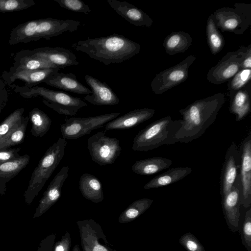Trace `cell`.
<instances>
[{
    "label": "cell",
    "mask_w": 251,
    "mask_h": 251,
    "mask_svg": "<svg viewBox=\"0 0 251 251\" xmlns=\"http://www.w3.org/2000/svg\"><path fill=\"white\" fill-rule=\"evenodd\" d=\"M84 78L92 91L91 94L84 97V100L98 106L115 105L119 103V98L106 83L88 75H85Z\"/></svg>",
    "instance_id": "obj_16"
},
{
    "label": "cell",
    "mask_w": 251,
    "mask_h": 251,
    "mask_svg": "<svg viewBox=\"0 0 251 251\" xmlns=\"http://www.w3.org/2000/svg\"><path fill=\"white\" fill-rule=\"evenodd\" d=\"M233 6L215 11L212 14L213 21L218 29L241 35L251 25V4L237 3Z\"/></svg>",
    "instance_id": "obj_6"
},
{
    "label": "cell",
    "mask_w": 251,
    "mask_h": 251,
    "mask_svg": "<svg viewBox=\"0 0 251 251\" xmlns=\"http://www.w3.org/2000/svg\"><path fill=\"white\" fill-rule=\"evenodd\" d=\"M239 178L241 187V204L245 209L251 204V132L241 143L240 149Z\"/></svg>",
    "instance_id": "obj_11"
},
{
    "label": "cell",
    "mask_w": 251,
    "mask_h": 251,
    "mask_svg": "<svg viewBox=\"0 0 251 251\" xmlns=\"http://www.w3.org/2000/svg\"><path fill=\"white\" fill-rule=\"evenodd\" d=\"M67 142L59 138L46 151L33 170L26 190V201L30 202L44 187L65 155Z\"/></svg>",
    "instance_id": "obj_4"
},
{
    "label": "cell",
    "mask_w": 251,
    "mask_h": 251,
    "mask_svg": "<svg viewBox=\"0 0 251 251\" xmlns=\"http://www.w3.org/2000/svg\"><path fill=\"white\" fill-rule=\"evenodd\" d=\"M28 117L31 125L30 131L33 136L41 137L49 131L52 121L44 111L34 108L29 112Z\"/></svg>",
    "instance_id": "obj_30"
},
{
    "label": "cell",
    "mask_w": 251,
    "mask_h": 251,
    "mask_svg": "<svg viewBox=\"0 0 251 251\" xmlns=\"http://www.w3.org/2000/svg\"><path fill=\"white\" fill-rule=\"evenodd\" d=\"M72 47L106 65L128 60L137 54L141 48L139 44L117 33L99 38L88 37L74 43Z\"/></svg>",
    "instance_id": "obj_2"
},
{
    "label": "cell",
    "mask_w": 251,
    "mask_h": 251,
    "mask_svg": "<svg viewBox=\"0 0 251 251\" xmlns=\"http://www.w3.org/2000/svg\"><path fill=\"white\" fill-rule=\"evenodd\" d=\"M8 100V93L5 88V83L0 76V113L6 106Z\"/></svg>",
    "instance_id": "obj_41"
},
{
    "label": "cell",
    "mask_w": 251,
    "mask_h": 251,
    "mask_svg": "<svg viewBox=\"0 0 251 251\" xmlns=\"http://www.w3.org/2000/svg\"><path fill=\"white\" fill-rule=\"evenodd\" d=\"M44 82L50 86L77 94L92 93V91L80 82L76 76L71 73L65 74L57 72Z\"/></svg>",
    "instance_id": "obj_21"
},
{
    "label": "cell",
    "mask_w": 251,
    "mask_h": 251,
    "mask_svg": "<svg viewBox=\"0 0 251 251\" xmlns=\"http://www.w3.org/2000/svg\"><path fill=\"white\" fill-rule=\"evenodd\" d=\"M153 202V200L143 198L134 201L123 213L124 216L128 219L132 220L148 209Z\"/></svg>",
    "instance_id": "obj_35"
},
{
    "label": "cell",
    "mask_w": 251,
    "mask_h": 251,
    "mask_svg": "<svg viewBox=\"0 0 251 251\" xmlns=\"http://www.w3.org/2000/svg\"><path fill=\"white\" fill-rule=\"evenodd\" d=\"M251 69H241L228 81L227 89L230 98L235 92L251 82Z\"/></svg>",
    "instance_id": "obj_34"
},
{
    "label": "cell",
    "mask_w": 251,
    "mask_h": 251,
    "mask_svg": "<svg viewBox=\"0 0 251 251\" xmlns=\"http://www.w3.org/2000/svg\"><path fill=\"white\" fill-rule=\"evenodd\" d=\"M196 59L190 55L176 65L156 75L151 82L152 91L156 95L162 94L186 80L189 69Z\"/></svg>",
    "instance_id": "obj_9"
},
{
    "label": "cell",
    "mask_w": 251,
    "mask_h": 251,
    "mask_svg": "<svg viewBox=\"0 0 251 251\" xmlns=\"http://www.w3.org/2000/svg\"><path fill=\"white\" fill-rule=\"evenodd\" d=\"M28 121V116H24L20 125L0 141V151L10 149L24 141Z\"/></svg>",
    "instance_id": "obj_32"
},
{
    "label": "cell",
    "mask_w": 251,
    "mask_h": 251,
    "mask_svg": "<svg viewBox=\"0 0 251 251\" xmlns=\"http://www.w3.org/2000/svg\"><path fill=\"white\" fill-rule=\"evenodd\" d=\"M207 44L212 54L220 52L225 46V39L216 26L212 14L207 19L206 27Z\"/></svg>",
    "instance_id": "obj_31"
},
{
    "label": "cell",
    "mask_w": 251,
    "mask_h": 251,
    "mask_svg": "<svg viewBox=\"0 0 251 251\" xmlns=\"http://www.w3.org/2000/svg\"><path fill=\"white\" fill-rule=\"evenodd\" d=\"M171 159L162 157H154L135 161L132 166V171L140 175H151L169 168Z\"/></svg>",
    "instance_id": "obj_26"
},
{
    "label": "cell",
    "mask_w": 251,
    "mask_h": 251,
    "mask_svg": "<svg viewBox=\"0 0 251 251\" xmlns=\"http://www.w3.org/2000/svg\"><path fill=\"white\" fill-rule=\"evenodd\" d=\"M247 47L242 46L234 51L226 53L207 74V79L211 83L219 85L228 81L241 70V65Z\"/></svg>",
    "instance_id": "obj_10"
},
{
    "label": "cell",
    "mask_w": 251,
    "mask_h": 251,
    "mask_svg": "<svg viewBox=\"0 0 251 251\" xmlns=\"http://www.w3.org/2000/svg\"><path fill=\"white\" fill-rule=\"evenodd\" d=\"M56 68L57 67L47 60L24 54L19 51L15 55L14 65L10 68L9 71L36 70Z\"/></svg>",
    "instance_id": "obj_29"
},
{
    "label": "cell",
    "mask_w": 251,
    "mask_h": 251,
    "mask_svg": "<svg viewBox=\"0 0 251 251\" xmlns=\"http://www.w3.org/2000/svg\"><path fill=\"white\" fill-rule=\"evenodd\" d=\"M55 251H64V248L61 245H58L55 248Z\"/></svg>",
    "instance_id": "obj_44"
},
{
    "label": "cell",
    "mask_w": 251,
    "mask_h": 251,
    "mask_svg": "<svg viewBox=\"0 0 251 251\" xmlns=\"http://www.w3.org/2000/svg\"><path fill=\"white\" fill-rule=\"evenodd\" d=\"M240 154L236 143L232 142L226 154L220 180V193L222 198L230 191L239 176Z\"/></svg>",
    "instance_id": "obj_12"
},
{
    "label": "cell",
    "mask_w": 251,
    "mask_h": 251,
    "mask_svg": "<svg viewBox=\"0 0 251 251\" xmlns=\"http://www.w3.org/2000/svg\"><path fill=\"white\" fill-rule=\"evenodd\" d=\"M120 114V113H111L86 118L67 119L60 127L62 136L65 139H77L89 134L93 130L100 128Z\"/></svg>",
    "instance_id": "obj_7"
},
{
    "label": "cell",
    "mask_w": 251,
    "mask_h": 251,
    "mask_svg": "<svg viewBox=\"0 0 251 251\" xmlns=\"http://www.w3.org/2000/svg\"><path fill=\"white\" fill-rule=\"evenodd\" d=\"M20 52L32 57L47 60L59 69L79 64L75 54L70 50L62 47H45L33 50H21Z\"/></svg>",
    "instance_id": "obj_13"
},
{
    "label": "cell",
    "mask_w": 251,
    "mask_h": 251,
    "mask_svg": "<svg viewBox=\"0 0 251 251\" xmlns=\"http://www.w3.org/2000/svg\"><path fill=\"white\" fill-rule=\"evenodd\" d=\"M181 122L180 119L172 120L170 116L153 122L136 135L132 149L148 151L163 145L177 143L175 136L181 126Z\"/></svg>",
    "instance_id": "obj_3"
},
{
    "label": "cell",
    "mask_w": 251,
    "mask_h": 251,
    "mask_svg": "<svg viewBox=\"0 0 251 251\" xmlns=\"http://www.w3.org/2000/svg\"><path fill=\"white\" fill-rule=\"evenodd\" d=\"M192 172L188 167H178L156 176L144 186L145 190L157 188L176 182L189 175Z\"/></svg>",
    "instance_id": "obj_23"
},
{
    "label": "cell",
    "mask_w": 251,
    "mask_h": 251,
    "mask_svg": "<svg viewBox=\"0 0 251 251\" xmlns=\"http://www.w3.org/2000/svg\"><path fill=\"white\" fill-rule=\"evenodd\" d=\"M62 8L68 10L88 14L91 9L89 6L80 0H54Z\"/></svg>",
    "instance_id": "obj_38"
},
{
    "label": "cell",
    "mask_w": 251,
    "mask_h": 251,
    "mask_svg": "<svg viewBox=\"0 0 251 251\" xmlns=\"http://www.w3.org/2000/svg\"><path fill=\"white\" fill-rule=\"evenodd\" d=\"M93 251H107V250L104 247L97 245L94 247Z\"/></svg>",
    "instance_id": "obj_43"
},
{
    "label": "cell",
    "mask_w": 251,
    "mask_h": 251,
    "mask_svg": "<svg viewBox=\"0 0 251 251\" xmlns=\"http://www.w3.org/2000/svg\"><path fill=\"white\" fill-rule=\"evenodd\" d=\"M225 101V94L218 93L180 109L182 119L175 136L177 143H188L201 136L216 120Z\"/></svg>",
    "instance_id": "obj_1"
},
{
    "label": "cell",
    "mask_w": 251,
    "mask_h": 251,
    "mask_svg": "<svg viewBox=\"0 0 251 251\" xmlns=\"http://www.w3.org/2000/svg\"><path fill=\"white\" fill-rule=\"evenodd\" d=\"M69 171L68 166H63L53 177L40 201L38 212H44L60 198L61 189L68 176Z\"/></svg>",
    "instance_id": "obj_20"
},
{
    "label": "cell",
    "mask_w": 251,
    "mask_h": 251,
    "mask_svg": "<svg viewBox=\"0 0 251 251\" xmlns=\"http://www.w3.org/2000/svg\"><path fill=\"white\" fill-rule=\"evenodd\" d=\"M59 69L56 68L15 72L5 71L2 75V77L5 84L10 87L16 80H20L25 82V84L20 86L30 88L44 82L48 78L58 72Z\"/></svg>",
    "instance_id": "obj_17"
},
{
    "label": "cell",
    "mask_w": 251,
    "mask_h": 251,
    "mask_svg": "<svg viewBox=\"0 0 251 251\" xmlns=\"http://www.w3.org/2000/svg\"><path fill=\"white\" fill-rule=\"evenodd\" d=\"M179 242L187 251H205L198 239L191 233L182 235Z\"/></svg>",
    "instance_id": "obj_39"
},
{
    "label": "cell",
    "mask_w": 251,
    "mask_h": 251,
    "mask_svg": "<svg viewBox=\"0 0 251 251\" xmlns=\"http://www.w3.org/2000/svg\"><path fill=\"white\" fill-rule=\"evenodd\" d=\"M193 39L191 35L182 31H174L164 39L163 46L169 55L184 52L191 46Z\"/></svg>",
    "instance_id": "obj_27"
},
{
    "label": "cell",
    "mask_w": 251,
    "mask_h": 251,
    "mask_svg": "<svg viewBox=\"0 0 251 251\" xmlns=\"http://www.w3.org/2000/svg\"><path fill=\"white\" fill-rule=\"evenodd\" d=\"M241 69L251 68V44L247 46V49L245 53L241 65Z\"/></svg>",
    "instance_id": "obj_42"
},
{
    "label": "cell",
    "mask_w": 251,
    "mask_h": 251,
    "mask_svg": "<svg viewBox=\"0 0 251 251\" xmlns=\"http://www.w3.org/2000/svg\"><path fill=\"white\" fill-rule=\"evenodd\" d=\"M110 7L130 24L137 26L150 27L153 20L145 12L127 1L107 0Z\"/></svg>",
    "instance_id": "obj_18"
},
{
    "label": "cell",
    "mask_w": 251,
    "mask_h": 251,
    "mask_svg": "<svg viewBox=\"0 0 251 251\" xmlns=\"http://www.w3.org/2000/svg\"><path fill=\"white\" fill-rule=\"evenodd\" d=\"M25 109L19 108L8 115L0 124V141L21 123Z\"/></svg>",
    "instance_id": "obj_33"
},
{
    "label": "cell",
    "mask_w": 251,
    "mask_h": 251,
    "mask_svg": "<svg viewBox=\"0 0 251 251\" xmlns=\"http://www.w3.org/2000/svg\"><path fill=\"white\" fill-rule=\"evenodd\" d=\"M15 91L26 99L40 97L46 105L57 113L66 116H75L79 110L87 105L80 98L42 86L26 88L15 86Z\"/></svg>",
    "instance_id": "obj_5"
},
{
    "label": "cell",
    "mask_w": 251,
    "mask_h": 251,
    "mask_svg": "<svg viewBox=\"0 0 251 251\" xmlns=\"http://www.w3.org/2000/svg\"><path fill=\"white\" fill-rule=\"evenodd\" d=\"M39 19L29 21L14 27L8 40L9 45L18 43H27L36 40V28Z\"/></svg>",
    "instance_id": "obj_28"
},
{
    "label": "cell",
    "mask_w": 251,
    "mask_h": 251,
    "mask_svg": "<svg viewBox=\"0 0 251 251\" xmlns=\"http://www.w3.org/2000/svg\"><path fill=\"white\" fill-rule=\"evenodd\" d=\"M79 188L83 196L94 202H99L104 198L102 185L93 175L84 173L81 176Z\"/></svg>",
    "instance_id": "obj_25"
},
{
    "label": "cell",
    "mask_w": 251,
    "mask_h": 251,
    "mask_svg": "<svg viewBox=\"0 0 251 251\" xmlns=\"http://www.w3.org/2000/svg\"><path fill=\"white\" fill-rule=\"evenodd\" d=\"M248 208L242 225V242L247 251H251V208Z\"/></svg>",
    "instance_id": "obj_37"
},
{
    "label": "cell",
    "mask_w": 251,
    "mask_h": 251,
    "mask_svg": "<svg viewBox=\"0 0 251 251\" xmlns=\"http://www.w3.org/2000/svg\"><path fill=\"white\" fill-rule=\"evenodd\" d=\"M19 148L8 149L0 151V163H3L14 160L20 157Z\"/></svg>",
    "instance_id": "obj_40"
},
{
    "label": "cell",
    "mask_w": 251,
    "mask_h": 251,
    "mask_svg": "<svg viewBox=\"0 0 251 251\" xmlns=\"http://www.w3.org/2000/svg\"><path fill=\"white\" fill-rule=\"evenodd\" d=\"M154 113L155 110L153 109H135L108 122L105 128L106 130L130 128L149 120Z\"/></svg>",
    "instance_id": "obj_19"
},
{
    "label": "cell",
    "mask_w": 251,
    "mask_h": 251,
    "mask_svg": "<svg viewBox=\"0 0 251 251\" xmlns=\"http://www.w3.org/2000/svg\"><path fill=\"white\" fill-rule=\"evenodd\" d=\"M87 148L92 160L100 166L113 164L122 151L119 140L106 136L102 131L89 138Z\"/></svg>",
    "instance_id": "obj_8"
},
{
    "label": "cell",
    "mask_w": 251,
    "mask_h": 251,
    "mask_svg": "<svg viewBox=\"0 0 251 251\" xmlns=\"http://www.w3.org/2000/svg\"><path fill=\"white\" fill-rule=\"evenodd\" d=\"M250 83L230 98L229 111L236 116L237 121L243 120L250 111Z\"/></svg>",
    "instance_id": "obj_24"
},
{
    "label": "cell",
    "mask_w": 251,
    "mask_h": 251,
    "mask_svg": "<svg viewBox=\"0 0 251 251\" xmlns=\"http://www.w3.org/2000/svg\"><path fill=\"white\" fill-rule=\"evenodd\" d=\"M30 156L25 154L19 158L9 162L0 163V195H4L6 184L26 167Z\"/></svg>",
    "instance_id": "obj_22"
},
{
    "label": "cell",
    "mask_w": 251,
    "mask_h": 251,
    "mask_svg": "<svg viewBox=\"0 0 251 251\" xmlns=\"http://www.w3.org/2000/svg\"><path fill=\"white\" fill-rule=\"evenodd\" d=\"M80 22L74 20H59L48 18L39 19L36 28V40L45 39L49 40L51 37L68 31H76L80 25Z\"/></svg>",
    "instance_id": "obj_15"
},
{
    "label": "cell",
    "mask_w": 251,
    "mask_h": 251,
    "mask_svg": "<svg viewBox=\"0 0 251 251\" xmlns=\"http://www.w3.org/2000/svg\"><path fill=\"white\" fill-rule=\"evenodd\" d=\"M35 4L33 0H0V12L21 11Z\"/></svg>",
    "instance_id": "obj_36"
},
{
    "label": "cell",
    "mask_w": 251,
    "mask_h": 251,
    "mask_svg": "<svg viewBox=\"0 0 251 251\" xmlns=\"http://www.w3.org/2000/svg\"><path fill=\"white\" fill-rule=\"evenodd\" d=\"M241 187L239 176L229 192L222 198L224 218L229 228L233 232L239 229Z\"/></svg>",
    "instance_id": "obj_14"
}]
</instances>
